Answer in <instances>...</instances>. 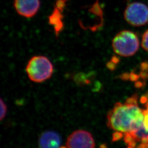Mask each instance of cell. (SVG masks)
I'll use <instances>...</instances> for the list:
<instances>
[{"instance_id":"cell-1","label":"cell","mask_w":148,"mask_h":148,"mask_svg":"<svg viewBox=\"0 0 148 148\" xmlns=\"http://www.w3.org/2000/svg\"><path fill=\"white\" fill-rule=\"evenodd\" d=\"M107 125L115 132L113 140L123 136L134 139L145 127L144 111L138 104L137 97L132 95L123 103L117 102L107 114Z\"/></svg>"},{"instance_id":"cell-2","label":"cell","mask_w":148,"mask_h":148,"mask_svg":"<svg viewBox=\"0 0 148 148\" xmlns=\"http://www.w3.org/2000/svg\"><path fill=\"white\" fill-rule=\"evenodd\" d=\"M140 42L137 35L130 30H122L118 32L112 41L114 52L123 57H130L137 53Z\"/></svg>"},{"instance_id":"cell-3","label":"cell","mask_w":148,"mask_h":148,"mask_svg":"<svg viewBox=\"0 0 148 148\" xmlns=\"http://www.w3.org/2000/svg\"><path fill=\"white\" fill-rule=\"evenodd\" d=\"M54 68L49 59L45 56H36L30 59L26 66L29 79L32 82L41 83L49 79L53 73Z\"/></svg>"},{"instance_id":"cell-4","label":"cell","mask_w":148,"mask_h":148,"mask_svg":"<svg viewBox=\"0 0 148 148\" xmlns=\"http://www.w3.org/2000/svg\"><path fill=\"white\" fill-rule=\"evenodd\" d=\"M123 16L127 23L133 27H142L148 23V7L140 2H133L127 5Z\"/></svg>"},{"instance_id":"cell-5","label":"cell","mask_w":148,"mask_h":148,"mask_svg":"<svg viewBox=\"0 0 148 148\" xmlns=\"http://www.w3.org/2000/svg\"><path fill=\"white\" fill-rule=\"evenodd\" d=\"M95 139L88 131L79 130L71 133L67 138L66 148H95Z\"/></svg>"},{"instance_id":"cell-6","label":"cell","mask_w":148,"mask_h":148,"mask_svg":"<svg viewBox=\"0 0 148 148\" xmlns=\"http://www.w3.org/2000/svg\"><path fill=\"white\" fill-rule=\"evenodd\" d=\"M14 7L20 16L30 18L37 14L40 7V1L14 0Z\"/></svg>"},{"instance_id":"cell-7","label":"cell","mask_w":148,"mask_h":148,"mask_svg":"<svg viewBox=\"0 0 148 148\" xmlns=\"http://www.w3.org/2000/svg\"><path fill=\"white\" fill-rule=\"evenodd\" d=\"M38 143L39 148H60L61 139L58 133L47 131L40 135Z\"/></svg>"},{"instance_id":"cell-8","label":"cell","mask_w":148,"mask_h":148,"mask_svg":"<svg viewBox=\"0 0 148 148\" xmlns=\"http://www.w3.org/2000/svg\"><path fill=\"white\" fill-rule=\"evenodd\" d=\"M143 99H144V101L143 102H144L145 106V109H143L144 115V124L145 127L148 129V98H147V97H145Z\"/></svg>"},{"instance_id":"cell-9","label":"cell","mask_w":148,"mask_h":148,"mask_svg":"<svg viewBox=\"0 0 148 148\" xmlns=\"http://www.w3.org/2000/svg\"><path fill=\"white\" fill-rule=\"evenodd\" d=\"M141 46L145 51L148 52V29L143 34Z\"/></svg>"},{"instance_id":"cell-10","label":"cell","mask_w":148,"mask_h":148,"mask_svg":"<svg viewBox=\"0 0 148 148\" xmlns=\"http://www.w3.org/2000/svg\"><path fill=\"white\" fill-rule=\"evenodd\" d=\"M7 112V107L5 103L1 99V117L0 119L1 121L5 117Z\"/></svg>"}]
</instances>
